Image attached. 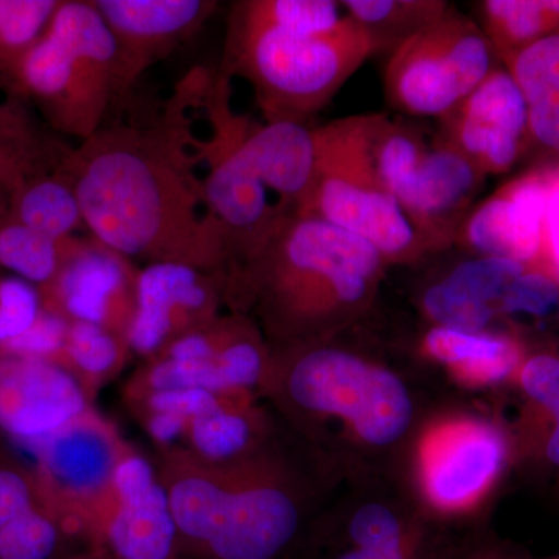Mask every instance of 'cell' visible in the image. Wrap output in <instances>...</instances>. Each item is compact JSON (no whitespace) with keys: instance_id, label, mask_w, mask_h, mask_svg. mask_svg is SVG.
Here are the masks:
<instances>
[{"instance_id":"d4e9b609","label":"cell","mask_w":559,"mask_h":559,"mask_svg":"<svg viewBox=\"0 0 559 559\" xmlns=\"http://www.w3.org/2000/svg\"><path fill=\"white\" fill-rule=\"evenodd\" d=\"M242 396L245 393H226L197 415L178 448L207 462H224L252 451L255 428Z\"/></svg>"},{"instance_id":"83f0119b","label":"cell","mask_w":559,"mask_h":559,"mask_svg":"<svg viewBox=\"0 0 559 559\" xmlns=\"http://www.w3.org/2000/svg\"><path fill=\"white\" fill-rule=\"evenodd\" d=\"M226 393L209 390H164L124 401L157 450L179 447L191 419Z\"/></svg>"},{"instance_id":"cb8c5ba5","label":"cell","mask_w":559,"mask_h":559,"mask_svg":"<svg viewBox=\"0 0 559 559\" xmlns=\"http://www.w3.org/2000/svg\"><path fill=\"white\" fill-rule=\"evenodd\" d=\"M425 347L433 358L451 364L465 377L485 382L506 380L521 360L516 342L485 331L469 333L436 326L426 336Z\"/></svg>"},{"instance_id":"5bb4252c","label":"cell","mask_w":559,"mask_h":559,"mask_svg":"<svg viewBox=\"0 0 559 559\" xmlns=\"http://www.w3.org/2000/svg\"><path fill=\"white\" fill-rule=\"evenodd\" d=\"M443 142L465 154L485 175H502L530 140L524 94L506 68H496L443 119Z\"/></svg>"},{"instance_id":"d6a6232c","label":"cell","mask_w":559,"mask_h":559,"mask_svg":"<svg viewBox=\"0 0 559 559\" xmlns=\"http://www.w3.org/2000/svg\"><path fill=\"white\" fill-rule=\"evenodd\" d=\"M68 536L44 509H35L0 530V559H57Z\"/></svg>"},{"instance_id":"f1b7e54d","label":"cell","mask_w":559,"mask_h":559,"mask_svg":"<svg viewBox=\"0 0 559 559\" xmlns=\"http://www.w3.org/2000/svg\"><path fill=\"white\" fill-rule=\"evenodd\" d=\"M68 242L69 238L53 240L7 215L0 219V271L44 289L60 272Z\"/></svg>"},{"instance_id":"7bdbcfd3","label":"cell","mask_w":559,"mask_h":559,"mask_svg":"<svg viewBox=\"0 0 559 559\" xmlns=\"http://www.w3.org/2000/svg\"><path fill=\"white\" fill-rule=\"evenodd\" d=\"M546 415L550 418V429L547 432L544 452H546V457L551 465L559 468V399Z\"/></svg>"},{"instance_id":"7dc6e473","label":"cell","mask_w":559,"mask_h":559,"mask_svg":"<svg viewBox=\"0 0 559 559\" xmlns=\"http://www.w3.org/2000/svg\"><path fill=\"white\" fill-rule=\"evenodd\" d=\"M189 559H197V558H189Z\"/></svg>"},{"instance_id":"e575fe53","label":"cell","mask_w":559,"mask_h":559,"mask_svg":"<svg viewBox=\"0 0 559 559\" xmlns=\"http://www.w3.org/2000/svg\"><path fill=\"white\" fill-rule=\"evenodd\" d=\"M348 539L356 549L384 557L409 551L399 518L378 503L362 507L353 514L348 524Z\"/></svg>"},{"instance_id":"ab89813d","label":"cell","mask_w":559,"mask_h":559,"mask_svg":"<svg viewBox=\"0 0 559 559\" xmlns=\"http://www.w3.org/2000/svg\"><path fill=\"white\" fill-rule=\"evenodd\" d=\"M520 380L530 401L547 414L559 399L558 356L547 353L532 356L522 364Z\"/></svg>"},{"instance_id":"2e32d148","label":"cell","mask_w":559,"mask_h":559,"mask_svg":"<svg viewBox=\"0 0 559 559\" xmlns=\"http://www.w3.org/2000/svg\"><path fill=\"white\" fill-rule=\"evenodd\" d=\"M94 401L50 360L0 349V433L32 447L84 412Z\"/></svg>"},{"instance_id":"9a60e30c","label":"cell","mask_w":559,"mask_h":559,"mask_svg":"<svg viewBox=\"0 0 559 559\" xmlns=\"http://www.w3.org/2000/svg\"><path fill=\"white\" fill-rule=\"evenodd\" d=\"M119 51L121 91L202 31L218 10L213 0H91Z\"/></svg>"},{"instance_id":"5b68a950","label":"cell","mask_w":559,"mask_h":559,"mask_svg":"<svg viewBox=\"0 0 559 559\" xmlns=\"http://www.w3.org/2000/svg\"><path fill=\"white\" fill-rule=\"evenodd\" d=\"M314 173L297 215L362 238L385 263L414 261L432 250L382 182L371 153L370 114L314 128Z\"/></svg>"},{"instance_id":"d590c367","label":"cell","mask_w":559,"mask_h":559,"mask_svg":"<svg viewBox=\"0 0 559 559\" xmlns=\"http://www.w3.org/2000/svg\"><path fill=\"white\" fill-rule=\"evenodd\" d=\"M39 507L44 506L33 466L0 450V530Z\"/></svg>"},{"instance_id":"52a82bcc","label":"cell","mask_w":559,"mask_h":559,"mask_svg":"<svg viewBox=\"0 0 559 559\" xmlns=\"http://www.w3.org/2000/svg\"><path fill=\"white\" fill-rule=\"evenodd\" d=\"M286 349L280 380L296 409L349 419L358 436L377 447L393 443L409 428V392L389 370L319 342Z\"/></svg>"},{"instance_id":"ba28073f","label":"cell","mask_w":559,"mask_h":559,"mask_svg":"<svg viewBox=\"0 0 559 559\" xmlns=\"http://www.w3.org/2000/svg\"><path fill=\"white\" fill-rule=\"evenodd\" d=\"M201 106L207 109L212 128L207 142H193L198 157L209 167L201 180L202 201L230 250L231 274L266 245L288 215L272 204L270 190L242 150L240 116L230 108V79L219 70L207 76Z\"/></svg>"},{"instance_id":"f546056e","label":"cell","mask_w":559,"mask_h":559,"mask_svg":"<svg viewBox=\"0 0 559 559\" xmlns=\"http://www.w3.org/2000/svg\"><path fill=\"white\" fill-rule=\"evenodd\" d=\"M333 0H245L231 5L230 16L249 25L301 35H329L340 31L348 14Z\"/></svg>"},{"instance_id":"8992f818","label":"cell","mask_w":559,"mask_h":559,"mask_svg":"<svg viewBox=\"0 0 559 559\" xmlns=\"http://www.w3.org/2000/svg\"><path fill=\"white\" fill-rule=\"evenodd\" d=\"M371 153L382 182L432 250L452 245L485 173L450 143L426 145L382 114L370 117Z\"/></svg>"},{"instance_id":"74e56055","label":"cell","mask_w":559,"mask_h":559,"mask_svg":"<svg viewBox=\"0 0 559 559\" xmlns=\"http://www.w3.org/2000/svg\"><path fill=\"white\" fill-rule=\"evenodd\" d=\"M40 310L35 286L0 271V345L31 329Z\"/></svg>"},{"instance_id":"f35d334b","label":"cell","mask_w":559,"mask_h":559,"mask_svg":"<svg viewBox=\"0 0 559 559\" xmlns=\"http://www.w3.org/2000/svg\"><path fill=\"white\" fill-rule=\"evenodd\" d=\"M68 329L69 323L66 320L40 310L38 319L31 329L0 345V349L25 356V358L50 360L57 364L64 347Z\"/></svg>"},{"instance_id":"30bf717a","label":"cell","mask_w":559,"mask_h":559,"mask_svg":"<svg viewBox=\"0 0 559 559\" xmlns=\"http://www.w3.org/2000/svg\"><path fill=\"white\" fill-rule=\"evenodd\" d=\"M131 447L95 406L32 444L40 502L68 539L83 540Z\"/></svg>"},{"instance_id":"d6986e66","label":"cell","mask_w":559,"mask_h":559,"mask_svg":"<svg viewBox=\"0 0 559 559\" xmlns=\"http://www.w3.org/2000/svg\"><path fill=\"white\" fill-rule=\"evenodd\" d=\"M240 142L278 207L296 213L314 173V128L286 120L255 123L240 116Z\"/></svg>"},{"instance_id":"f6af8a7d","label":"cell","mask_w":559,"mask_h":559,"mask_svg":"<svg viewBox=\"0 0 559 559\" xmlns=\"http://www.w3.org/2000/svg\"><path fill=\"white\" fill-rule=\"evenodd\" d=\"M10 0H0V27H2V22L5 20L7 11H9Z\"/></svg>"},{"instance_id":"8d00e7d4","label":"cell","mask_w":559,"mask_h":559,"mask_svg":"<svg viewBox=\"0 0 559 559\" xmlns=\"http://www.w3.org/2000/svg\"><path fill=\"white\" fill-rule=\"evenodd\" d=\"M559 307V278L549 270H525L500 301V314L546 318Z\"/></svg>"},{"instance_id":"c3c4849f","label":"cell","mask_w":559,"mask_h":559,"mask_svg":"<svg viewBox=\"0 0 559 559\" xmlns=\"http://www.w3.org/2000/svg\"><path fill=\"white\" fill-rule=\"evenodd\" d=\"M555 559H559V557L555 558Z\"/></svg>"},{"instance_id":"1f68e13d","label":"cell","mask_w":559,"mask_h":559,"mask_svg":"<svg viewBox=\"0 0 559 559\" xmlns=\"http://www.w3.org/2000/svg\"><path fill=\"white\" fill-rule=\"evenodd\" d=\"M61 0H10L0 27V86L9 90L11 79L25 55L46 35Z\"/></svg>"},{"instance_id":"603a6c76","label":"cell","mask_w":559,"mask_h":559,"mask_svg":"<svg viewBox=\"0 0 559 559\" xmlns=\"http://www.w3.org/2000/svg\"><path fill=\"white\" fill-rule=\"evenodd\" d=\"M477 5V24L503 66L532 44L559 32V0H484Z\"/></svg>"},{"instance_id":"60d3db41","label":"cell","mask_w":559,"mask_h":559,"mask_svg":"<svg viewBox=\"0 0 559 559\" xmlns=\"http://www.w3.org/2000/svg\"><path fill=\"white\" fill-rule=\"evenodd\" d=\"M57 139L33 119L27 105L14 98L0 103V145L43 146Z\"/></svg>"},{"instance_id":"277c9868","label":"cell","mask_w":559,"mask_h":559,"mask_svg":"<svg viewBox=\"0 0 559 559\" xmlns=\"http://www.w3.org/2000/svg\"><path fill=\"white\" fill-rule=\"evenodd\" d=\"M374 53L369 33L349 16L329 35L259 27L230 16L219 72L248 81L264 120L305 123Z\"/></svg>"},{"instance_id":"e0dca14e","label":"cell","mask_w":559,"mask_h":559,"mask_svg":"<svg viewBox=\"0 0 559 559\" xmlns=\"http://www.w3.org/2000/svg\"><path fill=\"white\" fill-rule=\"evenodd\" d=\"M551 171H530L500 187L471 210L454 242L476 257H500L528 267L540 263Z\"/></svg>"},{"instance_id":"ac0fdd59","label":"cell","mask_w":559,"mask_h":559,"mask_svg":"<svg viewBox=\"0 0 559 559\" xmlns=\"http://www.w3.org/2000/svg\"><path fill=\"white\" fill-rule=\"evenodd\" d=\"M7 92L10 98L35 106L51 130L80 142L108 123V114L92 97L68 47L50 25L17 66Z\"/></svg>"},{"instance_id":"bcb514c9","label":"cell","mask_w":559,"mask_h":559,"mask_svg":"<svg viewBox=\"0 0 559 559\" xmlns=\"http://www.w3.org/2000/svg\"><path fill=\"white\" fill-rule=\"evenodd\" d=\"M487 559H511V558H498V557H491V558H487Z\"/></svg>"},{"instance_id":"4fadbf2b","label":"cell","mask_w":559,"mask_h":559,"mask_svg":"<svg viewBox=\"0 0 559 559\" xmlns=\"http://www.w3.org/2000/svg\"><path fill=\"white\" fill-rule=\"evenodd\" d=\"M223 307L224 282L218 275L178 263L139 267L132 355L153 358L171 341L218 319Z\"/></svg>"},{"instance_id":"b9f144b4","label":"cell","mask_w":559,"mask_h":559,"mask_svg":"<svg viewBox=\"0 0 559 559\" xmlns=\"http://www.w3.org/2000/svg\"><path fill=\"white\" fill-rule=\"evenodd\" d=\"M543 263L559 278V167L551 171L546 227H544Z\"/></svg>"},{"instance_id":"7c38bea8","label":"cell","mask_w":559,"mask_h":559,"mask_svg":"<svg viewBox=\"0 0 559 559\" xmlns=\"http://www.w3.org/2000/svg\"><path fill=\"white\" fill-rule=\"evenodd\" d=\"M139 267L87 234L69 238L60 272L38 290L40 308L68 323L86 322L130 342Z\"/></svg>"},{"instance_id":"9c48e42d","label":"cell","mask_w":559,"mask_h":559,"mask_svg":"<svg viewBox=\"0 0 559 559\" xmlns=\"http://www.w3.org/2000/svg\"><path fill=\"white\" fill-rule=\"evenodd\" d=\"M496 58L479 24L451 7L390 53L385 95L407 116L443 119L498 68Z\"/></svg>"},{"instance_id":"4316f807","label":"cell","mask_w":559,"mask_h":559,"mask_svg":"<svg viewBox=\"0 0 559 559\" xmlns=\"http://www.w3.org/2000/svg\"><path fill=\"white\" fill-rule=\"evenodd\" d=\"M345 13L360 25L380 51L392 53L404 40L440 20L451 9L443 0H344Z\"/></svg>"},{"instance_id":"7402d4cb","label":"cell","mask_w":559,"mask_h":559,"mask_svg":"<svg viewBox=\"0 0 559 559\" xmlns=\"http://www.w3.org/2000/svg\"><path fill=\"white\" fill-rule=\"evenodd\" d=\"M9 215L53 240H68L86 230L79 197L61 165L24 180L10 194Z\"/></svg>"},{"instance_id":"44dd1931","label":"cell","mask_w":559,"mask_h":559,"mask_svg":"<svg viewBox=\"0 0 559 559\" xmlns=\"http://www.w3.org/2000/svg\"><path fill=\"white\" fill-rule=\"evenodd\" d=\"M506 69L527 103L530 140L559 156V32L520 51Z\"/></svg>"},{"instance_id":"ffe728a7","label":"cell","mask_w":559,"mask_h":559,"mask_svg":"<svg viewBox=\"0 0 559 559\" xmlns=\"http://www.w3.org/2000/svg\"><path fill=\"white\" fill-rule=\"evenodd\" d=\"M506 443L496 430H462L441 447L428 469V488L443 506H457L481 491L502 468Z\"/></svg>"},{"instance_id":"836d02e7","label":"cell","mask_w":559,"mask_h":559,"mask_svg":"<svg viewBox=\"0 0 559 559\" xmlns=\"http://www.w3.org/2000/svg\"><path fill=\"white\" fill-rule=\"evenodd\" d=\"M68 153L61 142L43 146L0 145V219L9 215L10 194L24 180L60 167Z\"/></svg>"},{"instance_id":"8fae6325","label":"cell","mask_w":559,"mask_h":559,"mask_svg":"<svg viewBox=\"0 0 559 559\" xmlns=\"http://www.w3.org/2000/svg\"><path fill=\"white\" fill-rule=\"evenodd\" d=\"M84 547L110 559H179L178 528L156 466L134 447L121 459Z\"/></svg>"},{"instance_id":"7a4b0ae2","label":"cell","mask_w":559,"mask_h":559,"mask_svg":"<svg viewBox=\"0 0 559 559\" xmlns=\"http://www.w3.org/2000/svg\"><path fill=\"white\" fill-rule=\"evenodd\" d=\"M385 260L362 238L316 216H285L224 282L231 314L255 312L286 348L314 344L373 299Z\"/></svg>"},{"instance_id":"4dcf8cb0","label":"cell","mask_w":559,"mask_h":559,"mask_svg":"<svg viewBox=\"0 0 559 559\" xmlns=\"http://www.w3.org/2000/svg\"><path fill=\"white\" fill-rule=\"evenodd\" d=\"M527 267L520 261L500 257H473L459 263L441 283L474 307L498 316L507 290Z\"/></svg>"},{"instance_id":"484cf974","label":"cell","mask_w":559,"mask_h":559,"mask_svg":"<svg viewBox=\"0 0 559 559\" xmlns=\"http://www.w3.org/2000/svg\"><path fill=\"white\" fill-rule=\"evenodd\" d=\"M132 355L130 342L94 323H69L58 366L94 401L98 390L114 380Z\"/></svg>"},{"instance_id":"6da1fadb","label":"cell","mask_w":559,"mask_h":559,"mask_svg":"<svg viewBox=\"0 0 559 559\" xmlns=\"http://www.w3.org/2000/svg\"><path fill=\"white\" fill-rule=\"evenodd\" d=\"M207 73L194 70L156 120L105 123L70 146L61 168L79 197L87 234L134 261L178 263L218 275L234 267L223 231L202 201L187 110Z\"/></svg>"},{"instance_id":"3957f363","label":"cell","mask_w":559,"mask_h":559,"mask_svg":"<svg viewBox=\"0 0 559 559\" xmlns=\"http://www.w3.org/2000/svg\"><path fill=\"white\" fill-rule=\"evenodd\" d=\"M180 555L197 559H282L297 543L301 511L289 489L259 473L248 454L207 462L173 447L157 450Z\"/></svg>"},{"instance_id":"ee69618b","label":"cell","mask_w":559,"mask_h":559,"mask_svg":"<svg viewBox=\"0 0 559 559\" xmlns=\"http://www.w3.org/2000/svg\"><path fill=\"white\" fill-rule=\"evenodd\" d=\"M57 559H110L102 551L83 547L81 550L70 551V554H61Z\"/></svg>"}]
</instances>
